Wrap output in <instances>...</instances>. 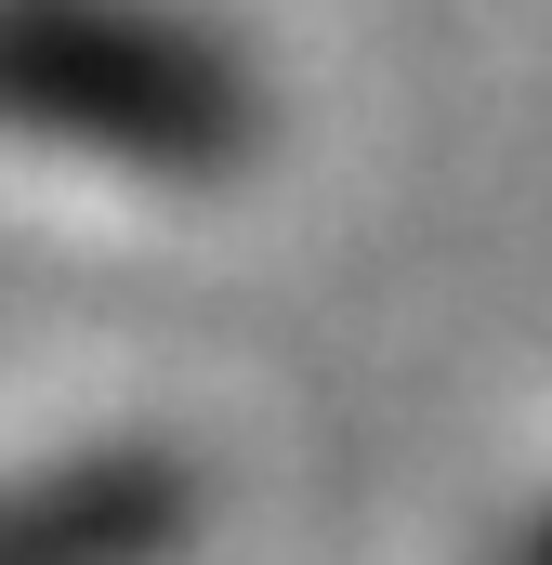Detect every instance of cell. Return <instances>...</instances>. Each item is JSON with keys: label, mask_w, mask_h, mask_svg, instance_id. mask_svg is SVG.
I'll return each instance as SVG.
<instances>
[{"label": "cell", "mask_w": 552, "mask_h": 565, "mask_svg": "<svg viewBox=\"0 0 552 565\" xmlns=\"http://www.w3.org/2000/svg\"><path fill=\"white\" fill-rule=\"evenodd\" d=\"M0 119L93 158H211L237 66L145 0H0Z\"/></svg>", "instance_id": "cell-1"}, {"label": "cell", "mask_w": 552, "mask_h": 565, "mask_svg": "<svg viewBox=\"0 0 552 565\" xmlns=\"http://www.w3.org/2000/svg\"><path fill=\"white\" fill-rule=\"evenodd\" d=\"M158 500L132 473H66V487H26L0 500V565H132Z\"/></svg>", "instance_id": "cell-2"}]
</instances>
